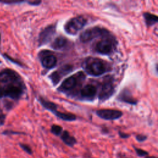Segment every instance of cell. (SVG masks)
Wrapping results in <instances>:
<instances>
[{
  "label": "cell",
  "mask_w": 158,
  "mask_h": 158,
  "mask_svg": "<svg viewBox=\"0 0 158 158\" xmlns=\"http://www.w3.org/2000/svg\"><path fill=\"white\" fill-rule=\"evenodd\" d=\"M0 85L4 92V97L19 100L26 89L24 82L16 72L6 69L0 72Z\"/></svg>",
  "instance_id": "obj_1"
},
{
  "label": "cell",
  "mask_w": 158,
  "mask_h": 158,
  "mask_svg": "<svg viewBox=\"0 0 158 158\" xmlns=\"http://www.w3.org/2000/svg\"><path fill=\"white\" fill-rule=\"evenodd\" d=\"M82 67L87 74L93 77L101 76L110 70L109 64L98 57L86 58L83 61Z\"/></svg>",
  "instance_id": "obj_2"
},
{
  "label": "cell",
  "mask_w": 158,
  "mask_h": 158,
  "mask_svg": "<svg viewBox=\"0 0 158 158\" xmlns=\"http://www.w3.org/2000/svg\"><path fill=\"white\" fill-rule=\"evenodd\" d=\"M100 40L94 46V50L97 53L103 55H109L116 49L117 41L114 36L109 33L99 38Z\"/></svg>",
  "instance_id": "obj_3"
},
{
  "label": "cell",
  "mask_w": 158,
  "mask_h": 158,
  "mask_svg": "<svg viewBox=\"0 0 158 158\" xmlns=\"http://www.w3.org/2000/svg\"><path fill=\"white\" fill-rule=\"evenodd\" d=\"M85 75L83 72H79L70 76L63 81L57 90L62 93H68L73 91L85 80Z\"/></svg>",
  "instance_id": "obj_4"
},
{
  "label": "cell",
  "mask_w": 158,
  "mask_h": 158,
  "mask_svg": "<svg viewBox=\"0 0 158 158\" xmlns=\"http://www.w3.org/2000/svg\"><path fill=\"white\" fill-rule=\"evenodd\" d=\"M87 23V20L83 15H78L69 20L64 25L65 31L69 35H75Z\"/></svg>",
  "instance_id": "obj_5"
},
{
  "label": "cell",
  "mask_w": 158,
  "mask_h": 158,
  "mask_svg": "<svg viewBox=\"0 0 158 158\" xmlns=\"http://www.w3.org/2000/svg\"><path fill=\"white\" fill-rule=\"evenodd\" d=\"M109 31L104 28L100 27H94L85 30L80 36V41L83 43H88L95 38H100L109 33Z\"/></svg>",
  "instance_id": "obj_6"
},
{
  "label": "cell",
  "mask_w": 158,
  "mask_h": 158,
  "mask_svg": "<svg viewBox=\"0 0 158 158\" xmlns=\"http://www.w3.org/2000/svg\"><path fill=\"white\" fill-rule=\"evenodd\" d=\"M115 92V86L113 78L110 77H107L103 81L98 95L99 100L101 102L109 99Z\"/></svg>",
  "instance_id": "obj_7"
},
{
  "label": "cell",
  "mask_w": 158,
  "mask_h": 158,
  "mask_svg": "<svg viewBox=\"0 0 158 158\" xmlns=\"http://www.w3.org/2000/svg\"><path fill=\"white\" fill-rule=\"evenodd\" d=\"M39 57L42 66L47 69H51L56 66L57 60L51 51L44 50L39 53Z\"/></svg>",
  "instance_id": "obj_8"
},
{
  "label": "cell",
  "mask_w": 158,
  "mask_h": 158,
  "mask_svg": "<svg viewBox=\"0 0 158 158\" xmlns=\"http://www.w3.org/2000/svg\"><path fill=\"white\" fill-rule=\"evenodd\" d=\"M56 31V24H51L45 27L39 34V46L46 44L53 38Z\"/></svg>",
  "instance_id": "obj_9"
},
{
  "label": "cell",
  "mask_w": 158,
  "mask_h": 158,
  "mask_svg": "<svg viewBox=\"0 0 158 158\" xmlns=\"http://www.w3.org/2000/svg\"><path fill=\"white\" fill-rule=\"evenodd\" d=\"M96 114L99 117L107 120H117L123 115V112L121 110L112 109H99L96 111Z\"/></svg>",
  "instance_id": "obj_10"
},
{
  "label": "cell",
  "mask_w": 158,
  "mask_h": 158,
  "mask_svg": "<svg viewBox=\"0 0 158 158\" xmlns=\"http://www.w3.org/2000/svg\"><path fill=\"white\" fill-rule=\"evenodd\" d=\"M73 70V66L69 64H65L59 68L57 70L52 72L49 77L54 85H57L60 79L67 74Z\"/></svg>",
  "instance_id": "obj_11"
},
{
  "label": "cell",
  "mask_w": 158,
  "mask_h": 158,
  "mask_svg": "<svg viewBox=\"0 0 158 158\" xmlns=\"http://www.w3.org/2000/svg\"><path fill=\"white\" fill-rule=\"evenodd\" d=\"M98 89L95 85L87 84L80 90V98L85 101H93L97 94Z\"/></svg>",
  "instance_id": "obj_12"
},
{
  "label": "cell",
  "mask_w": 158,
  "mask_h": 158,
  "mask_svg": "<svg viewBox=\"0 0 158 158\" xmlns=\"http://www.w3.org/2000/svg\"><path fill=\"white\" fill-rule=\"evenodd\" d=\"M117 100L131 105H136L138 103V100L133 96L130 91L127 88H124L120 91L117 97Z\"/></svg>",
  "instance_id": "obj_13"
},
{
  "label": "cell",
  "mask_w": 158,
  "mask_h": 158,
  "mask_svg": "<svg viewBox=\"0 0 158 158\" xmlns=\"http://www.w3.org/2000/svg\"><path fill=\"white\" fill-rule=\"evenodd\" d=\"M69 43L68 39L63 36L56 38L51 44V47L56 50H62L65 48Z\"/></svg>",
  "instance_id": "obj_14"
},
{
  "label": "cell",
  "mask_w": 158,
  "mask_h": 158,
  "mask_svg": "<svg viewBox=\"0 0 158 158\" xmlns=\"http://www.w3.org/2000/svg\"><path fill=\"white\" fill-rule=\"evenodd\" d=\"M60 138L65 144L71 148L73 147L77 143V139L73 136H72L67 130H63Z\"/></svg>",
  "instance_id": "obj_15"
},
{
  "label": "cell",
  "mask_w": 158,
  "mask_h": 158,
  "mask_svg": "<svg viewBox=\"0 0 158 158\" xmlns=\"http://www.w3.org/2000/svg\"><path fill=\"white\" fill-rule=\"evenodd\" d=\"M38 101L40 102L41 106L46 110L50 111L52 114L57 110V105L50 101L46 100L43 97L40 96L39 98L38 99Z\"/></svg>",
  "instance_id": "obj_16"
},
{
  "label": "cell",
  "mask_w": 158,
  "mask_h": 158,
  "mask_svg": "<svg viewBox=\"0 0 158 158\" xmlns=\"http://www.w3.org/2000/svg\"><path fill=\"white\" fill-rule=\"evenodd\" d=\"M57 118L67 122H72L75 121L77 119V117L75 115L72 114V113H66V112H62L60 111L56 110L53 113Z\"/></svg>",
  "instance_id": "obj_17"
},
{
  "label": "cell",
  "mask_w": 158,
  "mask_h": 158,
  "mask_svg": "<svg viewBox=\"0 0 158 158\" xmlns=\"http://www.w3.org/2000/svg\"><path fill=\"white\" fill-rule=\"evenodd\" d=\"M145 23L148 27L153 26L158 22V17L156 15L152 14L149 12H144L143 14Z\"/></svg>",
  "instance_id": "obj_18"
},
{
  "label": "cell",
  "mask_w": 158,
  "mask_h": 158,
  "mask_svg": "<svg viewBox=\"0 0 158 158\" xmlns=\"http://www.w3.org/2000/svg\"><path fill=\"white\" fill-rule=\"evenodd\" d=\"M50 131L55 136H60L61 133L63 131V128L61 126H60V125L54 124V125H52L51 126Z\"/></svg>",
  "instance_id": "obj_19"
},
{
  "label": "cell",
  "mask_w": 158,
  "mask_h": 158,
  "mask_svg": "<svg viewBox=\"0 0 158 158\" xmlns=\"http://www.w3.org/2000/svg\"><path fill=\"white\" fill-rule=\"evenodd\" d=\"M133 148L135 149V151L136 154V155L138 156V157H146V156H148L149 155V152L143 149H141V148H136L135 146H133Z\"/></svg>",
  "instance_id": "obj_20"
},
{
  "label": "cell",
  "mask_w": 158,
  "mask_h": 158,
  "mask_svg": "<svg viewBox=\"0 0 158 158\" xmlns=\"http://www.w3.org/2000/svg\"><path fill=\"white\" fill-rule=\"evenodd\" d=\"M19 146L22 149V150L25 151L26 153L30 155L33 154V150L28 144H24V143H19Z\"/></svg>",
  "instance_id": "obj_21"
},
{
  "label": "cell",
  "mask_w": 158,
  "mask_h": 158,
  "mask_svg": "<svg viewBox=\"0 0 158 158\" xmlns=\"http://www.w3.org/2000/svg\"><path fill=\"white\" fill-rule=\"evenodd\" d=\"M3 56H4L6 59H7V60H10V62H13V63H14V64H17V65H18L20 66V67H23V64H22L20 62H19V61H18V60H15L14 59L12 58L11 57H10V56H8L7 54H3Z\"/></svg>",
  "instance_id": "obj_22"
},
{
  "label": "cell",
  "mask_w": 158,
  "mask_h": 158,
  "mask_svg": "<svg viewBox=\"0 0 158 158\" xmlns=\"http://www.w3.org/2000/svg\"><path fill=\"white\" fill-rule=\"evenodd\" d=\"M135 138L137 141H138L139 143H142V142L145 141L148 139V136L146 135H143V134H138V135H136Z\"/></svg>",
  "instance_id": "obj_23"
},
{
  "label": "cell",
  "mask_w": 158,
  "mask_h": 158,
  "mask_svg": "<svg viewBox=\"0 0 158 158\" xmlns=\"http://www.w3.org/2000/svg\"><path fill=\"white\" fill-rule=\"evenodd\" d=\"M1 2L4 3V4H19L24 2V1H18V0H2L0 1Z\"/></svg>",
  "instance_id": "obj_24"
},
{
  "label": "cell",
  "mask_w": 158,
  "mask_h": 158,
  "mask_svg": "<svg viewBox=\"0 0 158 158\" xmlns=\"http://www.w3.org/2000/svg\"><path fill=\"white\" fill-rule=\"evenodd\" d=\"M3 135H25V133L23 132H19V131H14L12 130H5L4 131L2 132Z\"/></svg>",
  "instance_id": "obj_25"
},
{
  "label": "cell",
  "mask_w": 158,
  "mask_h": 158,
  "mask_svg": "<svg viewBox=\"0 0 158 158\" xmlns=\"http://www.w3.org/2000/svg\"><path fill=\"white\" fill-rule=\"evenodd\" d=\"M118 135H119L120 138H121L122 139H127V138H128L130 136V134L122 132L121 131H118Z\"/></svg>",
  "instance_id": "obj_26"
},
{
  "label": "cell",
  "mask_w": 158,
  "mask_h": 158,
  "mask_svg": "<svg viewBox=\"0 0 158 158\" xmlns=\"http://www.w3.org/2000/svg\"><path fill=\"white\" fill-rule=\"evenodd\" d=\"M27 2L31 5V6H38L41 3V1H38V0H35V1H27Z\"/></svg>",
  "instance_id": "obj_27"
},
{
  "label": "cell",
  "mask_w": 158,
  "mask_h": 158,
  "mask_svg": "<svg viewBox=\"0 0 158 158\" xmlns=\"http://www.w3.org/2000/svg\"><path fill=\"white\" fill-rule=\"evenodd\" d=\"M5 120V116L0 110V126L4 124Z\"/></svg>",
  "instance_id": "obj_28"
},
{
  "label": "cell",
  "mask_w": 158,
  "mask_h": 158,
  "mask_svg": "<svg viewBox=\"0 0 158 158\" xmlns=\"http://www.w3.org/2000/svg\"><path fill=\"white\" fill-rule=\"evenodd\" d=\"M2 97H4V92L2 87L0 86V98H2Z\"/></svg>",
  "instance_id": "obj_29"
},
{
  "label": "cell",
  "mask_w": 158,
  "mask_h": 158,
  "mask_svg": "<svg viewBox=\"0 0 158 158\" xmlns=\"http://www.w3.org/2000/svg\"><path fill=\"white\" fill-rule=\"evenodd\" d=\"M144 158H157V157L154 156H146V157H144Z\"/></svg>",
  "instance_id": "obj_30"
},
{
  "label": "cell",
  "mask_w": 158,
  "mask_h": 158,
  "mask_svg": "<svg viewBox=\"0 0 158 158\" xmlns=\"http://www.w3.org/2000/svg\"><path fill=\"white\" fill-rule=\"evenodd\" d=\"M0 41H1V35H0Z\"/></svg>",
  "instance_id": "obj_31"
},
{
  "label": "cell",
  "mask_w": 158,
  "mask_h": 158,
  "mask_svg": "<svg viewBox=\"0 0 158 158\" xmlns=\"http://www.w3.org/2000/svg\"><path fill=\"white\" fill-rule=\"evenodd\" d=\"M0 63H1V61H0Z\"/></svg>",
  "instance_id": "obj_32"
}]
</instances>
